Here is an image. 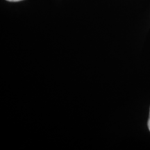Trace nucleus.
<instances>
[{
  "label": "nucleus",
  "instance_id": "1",
  "mask_svg": "<svg viewBox=\"0 0 150 150\" xmlns=\"http://www.w3.org/2000/svg\"><path fill=\"white\" fill-rule=\"evenodd\" d=\"M148 128H149L150 131V112H149V120H148Z\"/></svg>",
  "mask_w": 150,
  "mask_h": 150
},
{
  "label": "nucleus",
  "instance_id": "2",
  "mask_svg": "<svg viewBox=\"0 0 150 150\" xmlns=\"http://www.w3.org/2000/svg\"><path fill=\"white\" fill-rule=\"evenodd\" d=\"M7 1H14V2H16V1H22V0H7Z\"/></svg>",
  "mask_w": 150,
  "mask_h": 150
}]
</instances>
